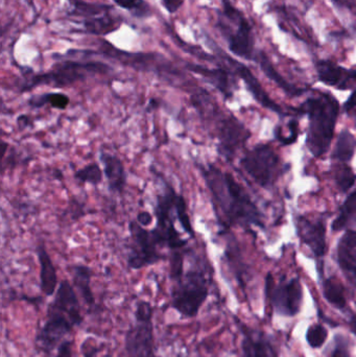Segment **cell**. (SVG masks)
<instances>
[{
	"mask_svg": "<svg viewBox=\"0 0 356 357\" xmlns=\"http://www.w3.org/2000/svg\"><path fill=\"white\" fill-rule=\"evenodd\" d=\"M111 12L84 19L83 26L86 33L96 36H107L114 33L121 26L123 19Z\"/></svg>",
	"mask_w": 356,
	"mask_h": 357,
	"instance_id": "7402d4cb",
	"label": "cell"
},
{
	"mask_svg": "<svg viewBox=\"0 0 356 357\" xmlns=\"http://www.w3.org/2000/svg\"><path fill=\"white\" fill-rule=\"evenodd\" d=\"M297 232L301 241L311 250L315 256L321 258L325 255L326 249V226L322 218L309 220L300 216L297 220Z\"/></svg>",
	"mask_w": 356,
	"mask_h": 357,
	"instance_id": "2e32d148",
	"label": "cell"
},
{
	"mask_svg": "<svg viewBox=\"0 0 356 357\" xmlns=\"http://www.w3.org/2000/svg\"><path fill=\"white\" fill-rule=\"evenodd\" d=\"M307 344L313 349H319L328 339V331L323 324H313L309 327L305 335Z\"/></svg>",
	"mask_w": 356,
	"mask_h": 357,
	"instance_id": "1f68e13d",
	"label": "cell"
},
{
	"mask_svg": "<svg viewBox=\"0 0 356 357\" xmlns=\"http://www.w3.org/2000/svg\"><path fill=\"white\" fill-rule=\"evenodd\" d=\"M153 218L154 216L150 213L148 211H141L137 214V218H136V220H137L138 224L141 225L144 228H148L152 225Z\"/></svg>",
	"mask_w": 356,
	"mask_h": 357,
	"instance_id": "8d00e7d4",
	"label": "cell"
},
{
	"mask_svg": "<svg viewBox=\"0 0 356 357\" xmlns=\"http://www.w3.org/2000/svg\"><path fill=\"white\" fill-rule=\"evenodd\" d=\"M339 109L338 100L330 92L311 96L301 106V112L309 116L307 144L314 156L321 157L327 153L334 138Z\"/></svg>",
	"mask_w": 356,
	"mask_h": 357,
	"instance_id": "277c9868",
	"label": "cell"
},
{
	"mask_svg": "<svg viewBox=\"0 0 356 357\" xmlns=\"http://www.w3.org/2000/svg\"><path fill=\"white\" fill-rule=\"evenodd\" d=\"M70 104V98L63 92H48V93L37 94L31 96L27 100V105L33 109H40L48 106L56 110H65Z\"/></svg>",
	"mask_w": 356,
	"mask_h": 357,
	"instance_id": "cb8c5ba5",
	"label": "cell"
},
{
	"mask_svg": "<svg viewBox=\"0 0 356 357\" xmlns=\"http://www.w3.org/2000/svg\"><path fill=\"white\" fill-rule=\"evenodd\" d=\"M175 214L178 222L181 225L182 229L185 231L186 234L189 235L190 238L196 237L194 227L190 220L189 214H188L187 204H186L184 195L178 193L175 202Z\"/></svg>",
	"mask_w": 356,
	"mask_h": 357,
	"instance_id": "f1b7e54d",
	"label": "cell"
},
{
	"mask_svg": "<svg viewBox=\"0 0 356 357\" xmlns=\"http://www.w3.org/2000/svg\"><path fill=\"white\" fill-rule=\"evenodd\" d=\"M316 71L320 82L339 90L353 89L356 84V67L346 68L334 61L318 60L315 63Z\"/></svg>",
	"mask_w": 356,
	"mask_h": 357,
	"instance_id": "5bb4252c",
	"label": "cell"
},
{
	"mask_svg": "<svg viewBox=\"0 0 356 357\" xmlns=\"http://www.w3.org/2000/svg\"><path fill=\"white\" fill-rule=\"evenodd\" d=\"M338 262L346 278L356 287V231L348 230L338 245Z\"/></svg>",
	"mask_w": 356,
	"mask_h": 357,
	"instance_id": "d6986e66",
	"label": "cell"
},
{
	"mask_svg": "<svg viewBox=\"0 0 356 357\" xmlns=\"http://www.w3.org/2000/svg\"><path fill=\"white\" fill-rule=\"evenodd\" d=\"M155 308L146 300H138L134 321L125 335V357H158L155 344Z\"/></svg>",
	"mask_w": 356,
	"mask_h": 357,
	"instance_id": "52a82bcc",
	"label": "cell"
},
{
	"mask_svg": "<svg viewBox=\"0 0 356 357\" xmlns=\"http://www.w3.org/2000/svg\"><path fill=\"white\" fill-rule=\"evenodd\" d=\"M330 357H350L348 340L344 335H336L334 337V349L330 352Z\"/></svg>",
	"mask_w": 356,
	"mask_h": 357,
	"instance_id": "d6a6232c",
	"label": "cell"
},
{
	"mask_svg": "<svg viewBox=\"0 0 356 357\" xmlns=\"http://www.w3.org/2000/svg\"><path fill=\"white\" fill-rule=\"evenodd\" d=\"M330 1L340 8H351L353 6V0H330Z\"/></svg>",
	"mask_w": 356,
	"mask_h": 357,
	"instance_id": "ab89813d",
	"label": "cell"
},
{
	"mask_svg": "<svg viewBox=\"0 0 356 357\" xmlns=\"http://www.w3.org/2000/svg\"><path fill=\"white\" fill-rule=\"evenodd\" d=\"M200 173L210 191L217 218L224 226H261V211L231 174L213 165H201Z\"/></svg>",
	"mask_w": 356,
	"mask_h": 357,
	"instance_id": "6da1fadb",
	"label": "cell"
},
{
	"mask_svg": "<svg viewBox=\"0 0 356 357\" xmlns=\"http://www.w3.org/2000/svg\"><path fill=\"white\" fill-rule=\"evenodd\" d=\"M187 268L181 276L171 281V307L180 318L194 319L200 314L210 295L213 282V270L208 260L188 250Z\"/></svg>",
	"mask_w": 356,
	"mask_h": 357,
	"instance_id": "3957f363",
	"label": "cell"
},
{
	"mask_svg": "<svg viewBox=\"0 0 356 357\" xmlns=\"http://www.w3.org/2000/svg\"><path fill=\"white\" fill-rule=\"evenodd\" d=\"M334 178H336L338 188L342 192H347L356 182V175L353 173L350 167L347 163L339 162L336 171H334Z\"/></svg>",
	"mask_w": 356,
	"mask_h": 357,
	"instance_id": "4dcf8cb0",
	"label": "cell"
},
{
	"mask_svg": "<svg viewBox=\"0 0 356 357\" xmlns=\"http://www.w3.org/2000/svg\"><path fill=\"white\" fill-rule=\"evenodd\" d=\"M356 107V87L355 90H353L351 96H349L348 100H346V102L344 104V110L345 111H351L353 109H355Z\"/></svg>",
	"mask_w": 356,
	"mask_h": 357,
	"instance_id": "f35d334b",
	"label": "cell"
},
{
	"mask_svg": "<svg viewBox=\"0 0 356 357\" xmlns=\"http://www.w3.org/2000/svg\"><path fill=\"white\" fill-rule=\"evenodd\" d=\"M265 295L276 314L282 317L297 316L303 304V287L300 279L276 283L271 274L265 280Z\"/></svg>",
	"mask_w": 356,
	"mask_h": 357,
	"instance_id": "30bf717a",
	"label": "cell"
},
{
	"mask_svg": "<svg viewBox=\"0 0 356 357\" xmlns=\"http://www.w3.org/2000/svg\"><path fill=\"white\" fill-rule=\"evenodd\" d=\"M215 26L227 42L231 54L244 60L255 61L257 52L252 24L246 15L230 0H222Z\"/></svg>",
	"mask_w": 356,
	"mask_h": 357,
	"instance_id": "8992f818",
	"label": "cell"
},
{
	"mask_svg": "<svg viewBox=\"0 0 356 357\" xmlns=\"http://www.w3.org/2000/svg\"><path fill=\"white\" fill-rule=\"evenodd\" d=\"M100 160L110 192L123 193L127 182V172L123 161L115 155L104 151L100 152Z\"/></svg>",
	"mask_w": 356,
	"mask_h": 357,
	"instance_id": "ac0fdd59",
	"label": "cell"
},
{
	"mask_svg": "<svg viewBox=\"0 0 356 357\" xmlns=\"http://www.w3.org/2000/svg\"><path fill=\"white\" fill-rule=\"evenodd\" d=\"M84 322L81 303L75 287L68 280H62L48 304L46 318L35 337V349L43 357H52L59 346Z\"/></svg>",
	"mask_w": 356,
	"mask_h": 357,
	"instance_id": "7a4b0ae2",
	"label": "cell"
},
{
	"mask_svg": "<svg viewBox=\"0 0 356 357\" xmlns=\"http://www.w3.org/2000/svg\"><path fill=\"white\" fill-rule=\"evenodd\" d=\"M249 138L250 132L233 115H230L222 119L217 127V151L224 158L231 160L236 151L242 148Z\"/></svg>",
	"mask_w": 356,
	"mask_h": 357,
	"instance_id": "7c38bea8",
	"label": "cell"
},
{
	"mask_svg": "<svg viewBox=\"0 0 356 357\" xmlns=\"http://www.w3.org/2000/svg\"><path fill=\"white\" fill-rule=\"evenodd\" d=\"M322 291L328 303L340 310H344L347 307L344 287L340 281L334 278L325 279L322 284Z\"/></svg>",
	"mask_w": 356,
	"mask_h": 357,
	"instance_id": "d4e9b609",
	"label": "cell"
},
{
	"mask_svg": "<svg viewBox=\"0 0 356 357\" xmlns=\"http://www.w3.org/2000/svg\"><path fill=\"white\" fill-rule=\"evenodd\" d=\"M17 126H18L19 129L20 130H24L27 129V128L31 126V119H29L27 115H20V116H18V119H17L16 121Z\"/></svg>",
	"mask_w": 356,
	"mask_h": 357,
	"instance_id": "74e56055",
	"label": "cell"
},
{
	"mask_svg": "<svg viewBox=\"0 0 356 357\" xmlns=\"http://www.w3.org/2000/svg\"><path fill=\"white\" fill-rule=\"evenodd\" d=\"M240 165L257 184L263 187L271 186L281 171L279 157L267 144H259L249 151L240 160Z\"/></svg>",
	"mask_w": 356,
	"mask_h": 357,
	"instance_id": "8fae6325",
	"label": "cell"
},
{
	"mask_svg": "<svg viewBox=\"0 0 356 357\" xmlns=\"http://www.w3.org/2000/svg\"><path fill=\"white\" fill-rule=\"evenodd\" d=\"M54 178H58V180H62L63 178V173L60 169H56L54 173Z\"/></svg>",
	"mask_w": 356,
	"mask_h": 357,
	"instance_id": "b9f144b4",
	"label": "cell"
},
{
	"mask_svg": "<svg viewBox=\"0 0 356 357\" xmlns=\"http://www.w3.org/2000/svg\"><path fill=\"white\" fill-rule=\"evenodd\" d=\"M104 176V171L100 169L98 163L94 162L85 165L75 173V180L79 181L84 184L92 185V186H98L102 184Z\"/></svg>",
	"mask_w": 356,
	"mask_h": 357,
	"instance_id": "83f0119b",
	"label": "cell"
},
{
	"mask_svg": "<svg viewBox=\"0 0 356 357\" xmlns=\"http://www.w3.org/2000/svg\"><path fill=\"white\" fill-rule=\"evenodd\" d=\"M37 257L40 266V289L45 297H52L60 283L56 266L44 243L38 245Z\"/></svg>",
	"mask_w": 356,
	"mask_h": 357,
	"instance_id": "ffe728a7",
	"label": "cell"
},
{
	"mask_svg": "<svg viewBox=\"0 0 356 357\" xmlns=\"http://www.w3.org/2000/svg\"><path fill=\"white\" fill-rule=\"evenodd\" d=\"M235 321L242 335L240 357H277L273 344L265 333L251 328L238 318Z\"/></svg>",
	"mask_w": 356,
	"mask_h": 357,
	"instance_id": "9a60e30c",
	"label": "cell"
},
{
	"mask_svg": "<svg viewBox=\"0 0 356 357\" xmlns=\"http://www.w3.org/2000/svg\"><path fill=\"white\" fill-rule=\"evenodd\" d=\"M82 357H98V354L102 351L100 346L95 345L91 337H88L82 344Z\"/></svg>",
	"mask_w": 356,
	"mask_h": 357,
	"instance_id": "836d02e7",
	"label": "cell"
},
{
	"mask_svg": "<svg viewBox=\"0 0 356 357\" xmlns=\"http://www.w3.org/2000/svg\"><path fill=\"white\" fill-rule=\"evenodd\" d=\"M164 181V180H163ZM164 190L157 195L154 215L156 218V226L153 229L152 234L160 248H167L169 251L183 250L187 245V241L181 236L175 227L171 218V211L175 208L177 191L173 186L164 181Z\"/></svg>",
	"mask_w": 356,
	"mask_h": 357,
	"instance_id": "ba28073f",
	"label": "cell"
},
{
	"mask_svg": "<svg viewBox=\"0 0 356 357\" xmlns=\"http://www.w3.org/2000/svg\"><path fill=\"white\" fill-rule=\"evenodd\" d=\"M73 341L72 340H65L58 349L54 357H72Z\"/></svg>",
	"mask_w": 356,
	"mask_h": 357,
	"instance_id": "d590c367",
	"label": "cell"
},
{
	"mask_svg": "<svg viewBox=\"0 0 356 357\" xmlns=\"http://www.w3.org/2000/svg\"><path fill=\"white\" fill-rule=\"evenodd\" d=\"M349 327L350 331H353V335L356 337V314H353L349 318L348 321Z\"/></svg>",
	"mask_w": 356,
	"mask_h": 357,
	"instance_id": "60d3db41",
	"label": "cell"
},
{
	"mask_svg": "<svg viewBox=\"0 0 356 357\" xmlns=\"http://www.w3.org/2000/svg\"><path fill=\"white\" fill-rule=\"evenodd\" d=\"M215 50L219 54L217 56L223 59V60L227 63L229 68L231 69L238 77H240V79L244 81L249 91L251 92V94L254 96L255 100H256L261 106L269 109V110L274 111V112L278 113V114L282 115V116L286 115L284 109H282L279 105L276 104V102L270 98L269 94L263 89V86L259 83L258 79L253 75L252 71L250 70L249 67H247L246 65L242 64V63L238 62V61L234 60V59L230 58L228 54L222 52L221 48L217 47V45H215Z\"/></svg>",
	"mask_w": 356,
	"mask_h": 357,
	"instance_id": "4fadbf2b",
	"label": "cell"
},
{
	"mask_svg": "<svg viewBox=\"0 0 356 357\" xmlns=\"http://www.w3.org/2000/svg\"><path fill=\"white\" fill-rule=\"evenodd\" d=\"M185 67L187 70L201 75L205 81L217 88L226 98L233 96L234 88H235L233 75L235 73L231 69L225 68V67L207 68L202 65L189 64V63H187Z\"/></svg>",
	"mask_w": 356,
	"mask_h": 357,
	"instance_id": "e0dca14e",
	"label": "cell"
},
{
	"mask_svg": "<svg viewBox=\"0 0 356 357\" xmlns=\"http://www.w3.org/2000/svg\"><path fill=\"white\" fill-rule=\"evenodd\" d=\"M119 8L131 13L136 18H148L152 15V8L146 0H113Z\"/></svg>",
	"mask_w": 356,
	"mask_h": 357,
	"instance_id": "f546056e",
	"label": "cell"
},
{
	"mask_svg": "<svg viewBox=\"0 0 356 357\" xmlns=\"http://www.w3.org/2000/svg\"><path fill=\"white\" fill-rule=\"evenodd\" d=\"M112 70L106 63L100 61L62 60L43 73L26 77L20 86V92H29L39 86L66 88L98 75H108Z\"/></svg>",
	"mask_w": 356,
	"mask_h": 357,
	"instance_id": "5b68a950",
	"label": "cell"
},
{
	"mask_svg": "<svg viewBox=\"0 0 356 357\" xmlns=\"http://www.w3.org/2000/svg\"><path fill=\"white\" fill-rule=\"evenodd\" d=\"M255 61L258 63L261 70L265 73V75H267L271 81L275 82L286 93L290 94V96H299L304 92V89H301V88L296 87V86L288 83V82L276 70L275 67L272 64L271 60H270L269 56L265 54V52H257Z\"/></svg>",
	"mask_w": 356,
	"mask_h": 357,
	"instance_id": "603a6c76",
	"label": "cell"
},
{
	"mask_svg": "<svg viewBox=\"0 0 356 357\" xmlns=\"http://www.w3.org/2000/svg\"><path fill=\"white\" fill-rule=\"evenodd\" d=\"M92 275L93 273L89 266L84 264L72 266L73 287L79 291L90 314L98 310L91 287Z\"/></svg>",
	"mask_w": 356,
	"mask_h": 357,
	"instance_id": "44dd1931",
	"label": "cell"
},
{
	"mask_svg": "<svg viewBox=\"0 0 356 357\" xmlns=\"http://www.w3.org/2000/svg\"><path fill=\"white\" fill-rule=\"evenodd\" d=\"M130 245L127 264L134 271L141 270L146 266H154L167 259L160 252V247L155 241L152 231L138 224L137 220H131L129 224Z\"/></svg>",
	"mask_w": 356,
	"mask_h": 357,
	"instance_id": "9c48e42d",
	"label": "cell"
},
{
	"mask_svg": "<svg viewBox=\"0 0 356 357\" xmlns=\"http://www.w3.org/2000/svg\"><path fill=\"white\" fill-rule=\"evenodd\" d=\"M288 130H290V133L280 142L284 146H290L296 142L298 138V123L296 121H291L288 123Z\"/></svg>",
	"mask_w": 356,
	"mask_h": 357,
	"instance_id": "e575fe53",
	"label": "cell"
},
{
	"mask_svg": "<svg viewBox=\"0 0 356 357\" xmlns=\"http://www.w3.org/2000/svg\"><path fill=\"white\" fill-rule=\"evenodd\" d=\"M356 149V139L348 130H344L339 135L332 158L336 162L347 163L353 159Z\"/></svg>",
	"mask_w": 356,
	"mask_h": 357,
	"instance_id": "484cf974",
	"label": "cell"
},
{
	"mask_svg": "<svg viewBox=\"0 0 356 357\" xmlns=\"http://www.w3.org/2000/svg\"><path fill=\"white\" fill-rule=\"evenodd\" d=\"M355 218H356V189L347 197L341 207L338 218L332 222V230H343Z\"/></svg>",
	"mask_w": 356,
	"mask_h": 357,
	"instance_id": "4316f807",
	"label": "cell"
}]
</instances>
